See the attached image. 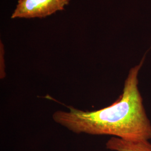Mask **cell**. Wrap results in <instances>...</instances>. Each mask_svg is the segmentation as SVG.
Listing matches in <instances>:
<instances>
[{"label": "cell", "instance_id": "cell-1", "mask_svg": "<svg viewBox=\"0 0 151 151\" xmlns=\"http://www.w3.org/2000/svg\"><path fill=\"white\" fill-rule=\"evenodd\" d=\"M149 50L140 63L130 70L122 93L111 105L91 111L68 106V111L54 112L53 120L77 134L113 135L128 141L151 139V121L138 87L139 71Z\"/></svg>", "mask_w": 151, "mask_h": 151}, {"label": "cell", "instance_id": "cell-2", "mask_svg": "<svg viewBox=\"0 0 151 151\" xmlns=\"http://www.w3.org/2000/svg\"><path fill=\"white\" fill-rule=\"evenodd\" d=\"M70 1V0H19L11 18H44L63 10Z\"/></svg>", "mask_w": 151, "mask_h": 151}, {"label": "cell", "instance_id": "cell-4", "mask_svg": "<svg viewBox=\"0 0 151 151\" xmlns=\"http://www.w3.org/2000/svg\"><path fill=\"white\" fill-rule=\"evenodd\" d=\"M4 44L1 40L0 42V72H1V78H4L5 77V65L4 60Z\"/></svg>", "mask_w": 151, "mask_h": 151}, {"label": "cell", "instance_id": "cell-3", "mask_svg": "<svg viewBox=\"0 0 151 151\" xmlns=\"http://www.w3.org/2000/svg\"><path fill=\"white\" fill-rule=\"evenodd\" d=\"M108 150L114 151H151L148 140L128 141L113 137L106 144Z\"/></svg>", "mask_w": 151, "mask_h": 151}]
</instances>
